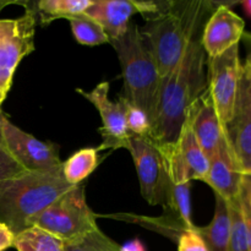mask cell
Returning <instances> with one entry per match:
<instances>
[{"label":"cell","instance_id":"obj_16","mask_svg":"<svg viewBox=\"0 0 251 251\" xmlns=\"http://www.w3.org/2000/svg\"><path fill=\"white\" fill-rule=\"evenodd\" d=\"M188 114L201 150L211 159L225 136V126L218 118L207 88L189 108Z\"/></svg>","mask_w":251,"mask_h":251},{"label":"cell","instance_id":"obj_36","mask_svg":"<svg viewBox=\"0 0 251 251\" xmlns=\"http://www.w3.org/2000/svg\"><path fill=\"white\" fill-rule=\"evenodd\" d=\"M4 117L5 115L2 114V112H0V144L1 145H4L2 144V135H1V122H2V119H4Z\"/></svg>","mask_w":251,"mask_h":251},{"label":"cell","instance_id":"obj_1","mask_svg":"<svg viewBox=\"0 0 251 251\" xmlns=\"http://www.w3.org/2000/svg\"><path fill=\"white\" fill-rule=\"evenodd\" d=\"M200 37L194 38L179 63L161 82L147 136L156 145H171L176 141L189 108L207 88L205 73L207 55Z\"/></svg>","mask_w":251,"mask_h":251},{"label":"cell","instance_id":"obj_4","mask_svg":"<svg viewBox=\"0 0 251 251\" xmlns=\"http://www.w3.org/2000/svg\"><path fill=\"white\" fill-rule=\"evenodd\" d=\"M115 49L124 80L123 95L136 107L141 108L150 117L156 108L161 77L152 51L136 24L130 22L126 32L110 42Z\"/></svg>","mask_w":251,"mask_h":251},{"label":"cell","instance_id":"obj_18","mask_svg":"<svg viewBox=\"0 0 251 251\" xmlns=\"http://www.w3.org/2000/svg\"><path fill=\"white\" fill-rule=\"evenodd\" d=\"M215 213L211 223L206 227H196L195 230L205 242L208 251H227L230 239V221L228 202L215 194Z\"/></svg>","mask_w":251,"mask_h":251},{"label":"cell","instance_id":"obj_34","mask_svg":"<svg viewBox=\"0 0 251 251\" xmlns=\"http://www.w3.org/2000/svg\"><path fill=\"white\" fill-rule=\"evenodd\" d=\"M22 2L24 1H19V0H0V12H1V10L4 9V7L9 6V5H14V4L22 5Z\"/></svg>","mask_w":251,"mask_h":251},{"label":"cell","instance_id":"obj_24","mask_svg":"<svg viewBox=\"0 0 251 251\" xmlns=\"http://www.w3.org/2000/svg\"><path fill=\"white\" fill-rule=\"evenodd\" d=\"M120 245L98 228L95 232L65 242V251H119Z\"/></svg>","mask_w":251,"mask_h":251},{"label":"cell","instance_id":"obj_30","mask_svg":"<svg viewBox=\"0 0 251 251\" xmlns=\"http://www.w3.org/2000/svg\"><path fill=\"white\" fill-rule=\"evenodd\" d=\"M119 251H146V247L140 239H132L123 244Z\"/></svg>","mask_w":251,"mask_h":251},{"label":"cell","instance_id":"obj_13","mask_svg":"<svg viewBox=\"0 0 251 251\" xmlns=\"http://www.w3.org/2000/svg\"><path fill=\"white\" fill-rule=\"evenodd\" d=\"M232 2H221L206 24L200 41L207 58H216L239 44L245 33V22L230 9Z\"/></svg>","mask_w":251,"mask_h":251},{"label":"cell","instance_id":"obj_3","mask_svg":"<svg viewBox=\"0 0 251 251\" xmlns=\"http://www.w3.org/2000/svg\"><path fill=\"white\" fill-rule=\"evenodd\" d=\"M73 186L64 176L27 173L0 181V223L15 235L31 227V222L51 202Z\"/></svg>","mask_w":251,"mask_h":251},{"label":"cell","instance_id":"obj_23","mask_svg":"<svg viewBox=\"0 0 251 251\" xmlns=\"http://www.w3.org/2000/svg\"><path fill=\"white\" fill-rule=\"evenodd\" d=\"M229 207L232 229H230V239L227 251H250L248 230L245 226L244 217L240 205V195L234 200L227 201Z\"/></svg>","mask_w":251,"mask_h":251},{"label":"cell","instance_id":"obj_7","mask_svg":"<svg viewBox=\"0 0 251 251\" xmlns=\"http://www.w3.org/2000/svg\"><path fill=\"white\" fill-rule=\"evenodd\" d=\"M1 135L5 149L25 171L63 176V162L59 157L58 145L41 141L12 124L6 117L1 122Z\"/></svg>","mask_w":251,"mask_h":251},{"label":"cell","instance_id":"obj_29","mask_svg":"<svg viewBox=\"0 0 251 251\" xmlns=\"http://www.w3.org/2000/svg\"><path fill=\"white\" fill-rule=\"evenodd\" d=\"M240 205H242L243 217H244L245 226H247L248 239H249V247H250V251H251V208L249 207V205H248L247 200L243 198L242 193H240Z\"/></svg>","mask_w":251,"mask_h":251},{"label":"cell","instance_id":"obj_8","mask_svg":"<svg viewBox=\"0 0 251 251\" xmlns=\"http://www.w3.org/2000/svg\"><path fill=\"white\" fill-rule=\"evenodd\" d=\"M207 64V91L225 126L232 119L239 90L243 65L240 63L239 44L216 58H208Z\"/></svg>","mask_w":251,"mask_h":251},{"label":"cell","instance_id":"obj_15","mask_svg":"<svg viewBox=\"0 0 251 251\" xmlns=\"http://www.w3.org/2000/svg\"><path fill=\"white\" fill-rule=\"evenodd\" d=\"M225 132L240 166L251 154V74L243 66L234 110L225 125Z\"/></svg>","mask_w":251,"mask_h":251},{"label":"cell","instance_id":"obj_10","mask_svg":"<svg viewBox=\"0 0 251 251\" xmlns=\"http://www.w3.org/2000/svg\"><path fill=\"white\" fill-rule=\"evenodd\" d=\"M168 4L169 1L93 0L83 15L97 22L112 42L126 32L130 19L135 14H141L145 19H149L159 14Z\"/></svg>","mask_w":251,"mask_h":251},{"label":"cell","instance_id":"obj_2","mask_svg":"<svg viewBox=\"0 0 251 251\" xmlns=\"http://www.w3.org/2000/svg\"><path fill=\"white\" fill-rule=\"evenodd\" d=\"M221 2L207 0L169 1L159 14L146 19L141 29L157 64L161 82L179 63L189 44L203 28V20Z\"/></svg>","mask_w":251,"mask_h":251},{"label":"cell","instance_id":"obj_28","mask_svg":"<svg viewBox=\"0 0 251 251\" xmlns=\"http://www.w3.org/2000/svg\"><path fill=\"white\" fill-rule=\"evenodd\" d=\"M15 234L7 226L0 223V251H5L14 247Z\"/></svg>","mask_w":251,"mask_h":251},{"label":"cell","instance_id":"obj_33","mask_svg":"<svg viewBox=\"0 0 251 251\" xmlns=\"http://www.w3.org/2000/svg\"><path fill=\"white\" fill-rule=\"evenodd\" d=\"M244 36L247 37V39H249V41L251 42V33H244ZM242 66L245 71H248V73L251 74V53L248 55L247 61H245V64H243Z\"/></svg>","mask_w":251,"mask_h":251},{"label":"cell","instance_id":"obj_14","mask_svg":"<svg viewBox=\"0 0 251 251\" xmlns=\"http://www.w3.org/2000/svg\"><path fill=\"white\" fill-rule=\"evenodd\" d=\"M201 181L210 185L216 195L226 201L234 200L242 193L243 174L226 132L217 151L210 159L207 174Z\"/></svg>","mask_w":251,"mask_h":251},{"label":"cell","instance_id":"obj_22","mask_svg":"<svg viewBox=\"0 0 251 251\" xmlns=\"http://www.w3.org/2000/svg\"><path fill=\"white\" fill-rule=\"evenodd\" d=\"M70 22L71 32L76 42L83 46H100V44L110 43L109 37L104 29L96 21L85 15H77L68 19Z\"/></svg>","mask_w":251,"mask_h":251},{"label":"cell","instance_id":"obj_17","mask_svg":"<svg viewBox=\"0 0 251 251\" xmlns=\"http://www.w3.org/2000/svg\"><path fill=\"white\" fill-rule=\"evenodd\" d=\"M174 144L183 162L188 178L190 180H202L210 168V159L203 153L196 140L188 113L178 139Z\"/></svg>","mask_w":251,"mask_h":251},{"label":"cell","instance_id":"obj_35","mask_svg":"<svg viewBox=\"0 0 251 251\" xmlns=\"http://www.w3.org/2000/svg\"><path fill=\"white\" fill-rule=\"evenodd\" d=\"M240 5L243 6V10H244L245 15L251 19V0H244V1L240 2Z\"/></svg>","mask_w":251,"mask_h":251},{"label":"cell","instance_id":"obj_20","mask_svg":"<svg viewBox=\"0 0 251 251\" xmlns=\"http://www.w3.org/2000/svg\"><path fill=\"white\" fill-rule=\"evenodd\" d=\"M98 164V149H82L63 162V176L70 185H78L96 171Z\"/></svg>","mask_w":251,"mask_h":251},{"label":"cell","instance_id":"obj_19","mask_svg":"<svg viewBox=\"0 0 251 251\" xmlns=\"http://www.w3.org/2000/svg\"><path fill=\"white\" fill-rule=\"evenodd\" d=\"M93 0H42L38 2L24 1L22 6L36 14L37 21L42 26L49 25L58 19H70L85 14Z\"/></svg>","mask_w":251,"mask_h":251},{"label":"cell","instance_id":"obj_32","mask_svg":"<svg viewBox=\"0 0 251 251\" xmlns=\"http://www.w3.org/2000/svg\"><path fill=\"white\" fill-rule=\"evenodd\" d=\"M240 171H242L243 176H251V154H249V156L240 163Z\"/></svg>","mask_w":251,"mask_h":251},{"label":"cell","instance_id":"obj_11","mask_svg":"<svg viewBox=\"0 0 251 251\" xmlns=\"http://www.w3.org/2000/svg\"><path fill=\"white\" fill-rule=\"evenodd\" d=\"M154 144V142H153ZM156 145V144H154ZM163 157L166 167L168 194L164 211L183 223L186 229H193L195 225L191 220L190 179L188 178L180 156L176 151V144L156 145Z\"/></svg>","mask_w":251,"mask_h":251},{"label":"cell","instance_id":"obj_9","mask_svg":"<svg viewBox=\"0 0 251 251\" xmlns=\"http://www.w3.org/2000/svg\"><path fill=\"white\" fill-rule=\"evenodd\" d=\"M125 149L136 167L142 198L152 206L164 207L168 194L166 167L158 147L149 137L131 135Z\"/></svg>","mask_w":251,"mask_h":251},{"label":"cell","instance_id":"obj_27","mask_svg":"<svg viewBox=\"0 0 251 251\" xmlns=\"http://www.w3.org/2000/svg\"><path fill=\"white\" fill-rule=\"evenodd\" d=\"M178 251H208L202 238L196 233L195 227L193 229H185L178 240Z\"/></svg>","mask_w":251,"mask_h":251},{"label":"cell","instance_id":"obj_6","mask_svg":"<svg viewBox=\"0 0 251 251\" xmlns=\"http://www.w3.org/2000/svg\"><path fill=\"white\" fill-rule=\"evenodd\" d=\"M37 22L36 14L28 9L16 19H0V112L17 66L34 50Z\"/></svg>","mask_w":251,"mask_h":251},{"label":"cell","instance_id":"obj_5","mask_svg":"<svg viewBox=\"0 0 251 251\" xmlns=\"http://www.w3.org/2000/svg\"><path fill=\"white\" fill-rule=\"evenodd\" d=\"M63 242L78 239L98 229L96 215L88 207L85 185L78 184L51 202L31 222Z\"/></svg>","mask_w":251,"mask_h":251},{"label":"cell","instance_id":"obj_26","mask_svg":"<svg viewBox=\"0 0 251 251\" xmlns=\"http://www.w3.org/2000/svg\"><path fill=\"white\" fill-rule=\"evenodd\" d=\"M25 173L27 172L17 163L16 159L5 149L4 145L0 144V181L22 176Z\"/></svg>","mask_w":251,"mask_h":251},{"label":"cell","instance_id":"obj_21","mask_svg":"<svg viewBox=\"0 0 251 251\" xmlns=\"http://www.w3.org/2000/svg\"><path fill=\"white\" fill-rule=\"evenodd\" d=\"M17 251H65V242L38 227H29L15 235Z\"/></svg>","mask_w":251,"mask_h":251},{"label":"cell","instance_id":"obj_25","mask_svg":"<svg viewBox=\"0 0 251 251\" xmlns=\"http://www.w3.org/2000/svg\"><path fill=\"white\" fill-rule=\"evenodd\" d=\"M119 100L124 108L125 120H126V126L130 134L134 135V136H149L150 130H151V122H150L149 114L144 112L141 108L130 103L125 98L120 97Z\"/></svg>","mask_w":251,"mask_h":251},{"label":"cell","instance_id":"obj_31","mask_svg":"<svg viewBox=\"0 0 251 251\" xmlns=\"http://www.w3.org/2000/svg\"><path fill=\"white\" fill-rule=\"evenodd\" d=\"M242 195L247 200L248 205L251 208V176H243V185H242Z\"/></svg>","mask_w":251,"mask_h":251},{"label":"cell","instance_id":"obj_12","mask_svg":"<svg viewBox=\"0 0 251 251\" xmlns=\"http://www.w3.org/2000/svg\"><path fill=\"white\" fill-rule=\"evenodd\" d=\"M76 92L92 103L102 119V144L100 150L125 149L131 134L129 132L125 120L124 108L120 100L114 102L109 98V82H100L90 92L76 88Z\"/></svg>","mask_w":251,"mask_h":251}]
</instances>
